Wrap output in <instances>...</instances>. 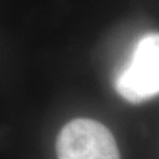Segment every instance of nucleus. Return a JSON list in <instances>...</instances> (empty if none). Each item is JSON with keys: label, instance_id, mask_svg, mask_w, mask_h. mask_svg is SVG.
<instances>
[{"label": "nucleus", "instance_id": "obj_1", "mask_svg": "<svg viewBox=\"0 0 159 159\" xmlns=\"http://www.w3.org/2000/svg\"><path fill=\"white\" fill-rule=\"evenodd\" d=\"M116 89L122 98L141 103L159 94V33H147L137 43Z\"/></svg>", "mask_w": 159, "mask_h": 159}, {"label": "nucleus", "instance_id": "obj_2", "mask_svg": "<svg viewBox=\"0 0 159 159\" xmlns=\"http://www.w3.org/2000/svg\"><path fill=\"white\" fill-rule=\"evenodd\" d=\"M57 159H121L110 130L89 118H76L58 133Z\"/></svg>", "mask_w": 159, "mask_h": 159}]
</instances>
